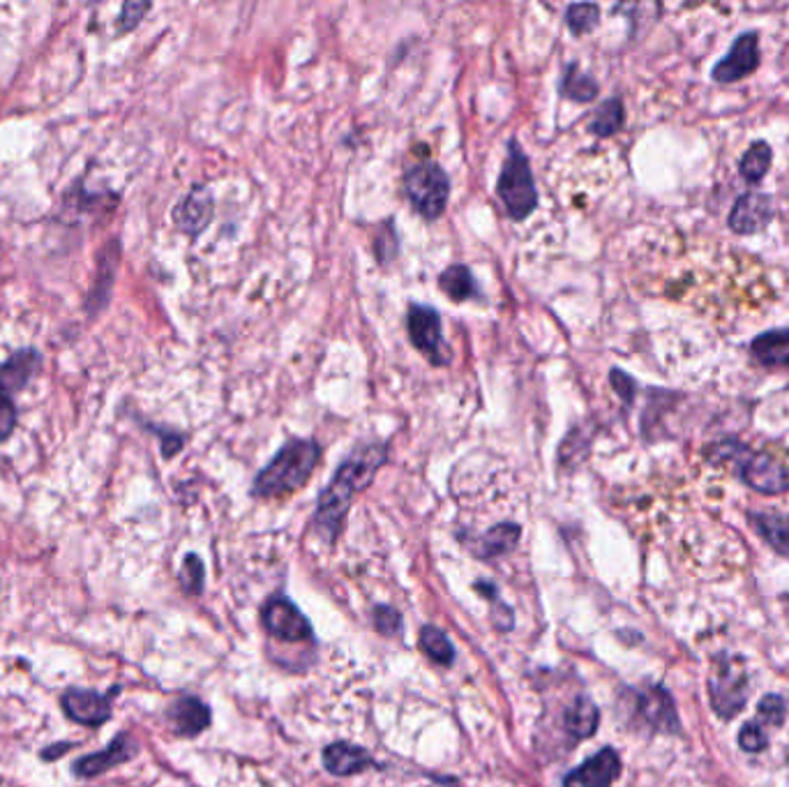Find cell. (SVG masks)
<instances>
[{"label": "cell", "mask_w": 789, "mask_h": 787, "mask_svg": "<svg viewBox=\"0 0 789 787\" xmlns=\"http://www.w3.org/2000/svg\"><path fill=\"white\" fill-rule=\"evenodd\" d=\"M388 441H365L356 446L345 462L337 466L330 483L319 494L312 520L314 529L326 543L332 546L337 536L342 533L353 499L372 485L379 469L388 462Z\"/></svg>", "instance_id": "cell-1"}, {"label": "cell", "mask_w": 789, "mask_h": 787, "mask_svg": "<svg viewBox=\"0 0 789 787\" xmlns=\"http://www.w3.org/2000/svg\"><path fill=\"white\" fill-rule=\"evenodd\" d=\"M322 443L314 439H291L275 458L270 460L252 483V494L259 499H280L307 485L322 462Z\"/></svg>", "instance_id": "cell-2"}, {"label": "cell", "mask_w": 789, "mask_h": 787, "mask_svg": "<svg viewBox=\"0 0 789 787\" xmlns=\"http://www.w3.org/2000/svg\"><path fill=\"white\" fill-rule=\"evenodd\" d=\"M718 460L736 462V474L759 494H782L789 490V464L769 451H748L741 441H720L713 446Z\"/></svg>", "instance_id": "cell-3"}, {"label": "cell", "mask_w": 789, "mask_h": 787, "mask_svg": "<svg viewBox=\"0 0 789 787\" xmlns=\"http://www.w3.org/2000/svg\"><path fill=\"white\" fill-rule=\"evenodd\" d=\"M497 194L501 199L504 211L515 222L527 220L538 209V188L531 162L515 139L508 144V157L499 173Z\"/></svg>", "instance_id": "cell-4"}, {"label": "cell", "mask_w": 789, "mask_h": 787, "mask_svg": "<svg viewBox=\"0 0 789 787\" xmlns=\"http://www.w3.org/2000/svg\"><path fill=\"white\" fill-rule=\"evenodd\" d=\"M404 192L412 209L427 222L446 213L450 199V178L437 162H414L404 169Z\"/></svg>", "instance_id": "cell-5"}, {"label": "cell", "mask_w": 789, "mask_h": 787, "mask_svg": "<svg viewBox=\"0 0 789 787\" xmlns=\"http://www.w3.org/2000/svg\"><path fill=\"white\" fill-rule=\"evenodd\" d=\"M709 695L713 711L730 721L748 702V674L739 656L720 654L709 677Z\"/></svg>", "instance_id": "cell-6"}, {"label": "cell", "mask_w": 789, "mask_h": 787, "mask_svg": "<svg viewBox=\"0 0 789 787\" xmlns=\"http://www.w3.org/2000/svg\"><path fill=\"white\" fill-rule=\"evenodd\" d=\"M407 330L412 345L420 351L427 363L435 368H448L453 363V349L443 337V322L437 307L425 303H409Z\"/></svg>", "instance_id": "cell-7"}, {"label": "cell", "mask_w": 789, "mask_h": 787, "mask_svg": "<svg viewBox=\"0 0 789 787\" xmlns=\"http://www.w3.org/2000/svg\"><path fill=\"white\" fill-rule=\"evenodd\" d=\"M42 356L37 349H24L0 366V441H8L14 432L19 414L14 393L24 389L31 376L40 370Z\"/></svg>", "instance_id": "cell-8"}, {"label": "cell", "mask_w": 789, "mask_h": 787, "mask_svg": "<svg viewBox=\"0 0 789 787\" xmlns=\"http://www.w3.org/2000/svg\"><path fill=\"white\" fill-rule=\"evenodd\" d=\"M121 693V686H114L109 693H98L88 688H65L60 695V707L72 723L83 728H100L111 718L114 700Z\"/></svg>", "instance_id": "cell-9"}, {"label": "cell", "mask_w": 789, "mask_h": 787, "mask_svg": "<svg viewBox=\"0 0 789 787\" xmlns=\"http://www.w3.org/2000/svg\"><path fill=\"white\" fill-rule=\"evenodd\" d=\"M263 628L284 642H305L314 638V628L307 617L286 596H273L263 605Z\"/></svg>", "instance_id": "cell-10"}, {"label": "cell", "mask_w": 789, "mask_h": 787, "mask_svg": "<svg viewBox=\"0 0 789 787\" xmlns=\"http://www.w3.org/2000/svg\"><path fill=\"white\" fill-rule=\"evenodd\" d=\"M137 753H139L137 741L132 739V734L121 732V734H116L114 739H111L102 751L88 753V755L75 760L72 762V774L77 778H81V780L98 778V776L106 774L109 769H116V767H121V764L129 762L132 757H137Z\"/></svg>", "instance_id": "cell-11"}, {"label": "cell", "mask_w": 789, "mask_h": 787, "mask_svg": "<svg viewBox=\"0 0 789 787\" xmlns=\"http://www.w3.org/2000/svg\"><path fill=\"white\" fill-rule=\"evenodd\" d=\"M759 67V35L743 33L732 44L728 56L713 67V79L718 83H734L751 77Z\"/></svg>", "instance_id": "cell-12"}, {"label": "cell", "mask_w": 789, "mask_h": 787, "mask_svg": "<svg viewBox=\"0 0 789 787\" xmlns=\"http://www.w3.org/2000/svg\"><path fill=\"white\" fill-rule=\"evenodd\" d=\"M638 713L646 728L663 734H679L681 721L665 686H649L638 695Z\"/></svg>", "instance_id": "cell-13"}, {"label": "cell", "mask_w": 789, "mask_h": 787, "mask_svg": "<svg viewBox=\"0 0 789 787\" xmlns=\"http://www.w3.org/2000/svg\"><path fill=\"white\" fill-rule=\"evenodd\" d=\"M621 776V757L612 746H605L589 760H584L577 769L563 778V787H612Z\"/></svg>", "instance_id": "cell-14"}, {"label": "cell", "mask_w": 789, "mask_h": 787, "mask_svg": "<svg viewBox=\"0 0 789 787\" xmlns=\"http://www.w3.org/2000/svg\"><path fill=\"white\" fill-rule=\"evenodd\" d=\"M213 211L215 206H213L211 190L206 185H194L183 199L178 201L171 217L180 234L196 238L211 224Z\"/></svg>", "instance_id": "cell-15"}, {"label": "cell", "mask_w": 789, "mask_h": 787, "mask_svg": "<svg viewBox=\"0 0 789 787\" xmlns=\"http://www.w3.org/2000/svg\"><path fill=\"white\" fill-rule=\"evenodd\" d=\"M774 220V201L769 194L746 192L730 211V229L739 236H753L769 227Z\"/></svg>", "instance_id": "cell-16"}, {"label": "cell", "mask_w": 789, "mask_h": 787, "mask_svg": "<svg viewBox=\"0 0 789 787\" xmlns=\"http://www.w3.org/2000/svg\"><path fill=\"white\" fill-rule=\"evenodd\" d=\"M167 718L178 737H199L211 726V709L194 695H183L167 709Z\"/></svg>", "instance_id": "cell-17"}, {"label": "cell", "mask_w": 789, "mask_h": 787, "mask_svg": "<svg viewBox=\"0 0 789 787\" xmlns=\"http://www.w3.org/2000/svg\"><path fill=\"white\" fill-rule=\"evenodd\" d=\"M324 767L332 776H353L374 767V757L360 746L347 744V741H335L324 749Z\"/></svg>", "instance_id": "cell-18"}, {"label": "cell", "mask_w": 789, "mask_h": 787, "mask_svg": "<svg viewBox=\"0 0 789 787\" xmlns=\"http://www.w3.org/2000/svg\"><path fill=\"white\" fill-rule=\"evenodd\" d=\"M751 353L764 368H789V328L764 330L751 342Z\"/></svg>", "instance_id": "cell-19"}, {"label": "cell", "mask_w": 789, "mask_h": 787, "mask_svg": "<svg viewBox=\"0 0 789 787\" xmlns=\"http://www.w3.org/2000/svg\"><path fill=\"white\" fill-rule=\"evenodd\" d=\"M439 289L453 303L476 301V299L483 296V289H481L478 280L473 278L471 268L464 266V263L448 266L446 271L439 276Z\"/></svg>", "instance_id": "cell-20"}, {"label": "cell", "mask_w": 789, "mask_h": 787, "mask_svg": "<svg viewBox=\"0 0 789 787\" xmlns=\"http://www.w3.org/2000/svg\"><path fill=\"white\" fill-rule=\"evenodd\" d=\"M520 536H522L520 525L499 522L473 543V552H476L478 559H499L515 550V546L520 543Z\"/></svg>", "instance_id": "cell-21"}, {"label": "cell", "mask_w": 789, "mask_h": 787, "mask_svg": "<svg viewBox=\"0 0 789 787\" xmlns=\"http://www.w3.org/2000/svg\"><path fill=\"white\" fill-rule=\"evenodd\" d=\"M563 726H566V732L577 741L594 737L600 726V711L591 697L577 695L575 702L563 713Z\"/></svg>", "instance_id": "cell-22"}, {"label": "cell", "mask_w": 789, "mask_h": 787, "mask_svg": "<svg viewBox=\"0 0 789 787\" xmlns=\"http://www.w3.org/2000/svg\"><path fill=\"white\" fill-rule=\"evenodd\" d=\"M751 522L774 552L789 559V522L778 513H753Z\"/></svg>", "instance_id": "cell-23"}, {"label": "cell", "mask_w": 789, "mask_h": 787, "mask_svg": "<svg viewBox=\"0 0 789 787\" xmlns=\"http://www.w3.org/2000/svg\"><path fill=\"white\" fill-rule=\"evenodd\" d=\"M559 91L566 100H573L577 104H586V102L596 100L598 81L591 75H584L577 67V63H568L566 70H563V75H561Z\"/></svg>", "instance_id": "cell-24"}, {"label": "cell", "mask_w": 789, "mask_h": 787, "mask_svg": "<svg viewBox=\"0 0 789 787\" xmlns=\"http://www.w3.org/2000/svg\"><path fill=\"white\" fill-rule=\"evenodd\" d=\"M623 121H625L623 102L619 98H610L598 106V111L589 123V132L598 139L612 137V134H617L623 127Z\"/></svg>", "instance_id": "cell-25"}, {"label": "cell", "mask_w": 789, "mask_h": 787, "mask_svg": "<svg viewBox=\"0 0 789 787\" xmlns=\"http://www.w3.org/2000/svg\"><path fill=\"white\" fill-rule=\"evenodd\" d=\"M420 649L425 656L437 665H453L455 663V647L448 640V636L437 626H425L420 631Z\"/></svg>", "instance_id": "cell-26"}, {"label": "cell", "mask_w": 789, "mask_h": 787, "mask_svg": "<svg viewBox=\"0 0 789 787\" xmlns=\"http://www.w3.org/2000/svg\"><path fill=\"white\" fill-rule=\"evenodd\" d=\"M771 160H774V150L771 146L766 142H755L746 155L741 157V165H739V171L741 176L746 178V181L751 185H757L762 178L769 173V167H771Z\"/></svg>", "instance_id": "cell-27"}, {"label": "cell", "mask_w": 789, "mask_h": 787, "mask_svg": "<svg viewBox=\"0 0 789 787\" xmlns=\"http://www.w3.org/2000/svg\"><path fill=\"white\" fill-rule=\"evenodd\" d=\"M600 24V10L594 3H575L566 10V26L573 35L591 33Z\"/></svg>", "instance_id": "cell-28"}, {"label": "cell", "mask_w": 789, "mask_h": 787, "mask_svg": "<svg viewBox=\"0 0 789 787\" xmlns=\"http://www.w3.org/2000/svg\"><path fill=\"white\" fill-rule=\"evenodd\" d=\"M399 255V240H397V229L393 220H386L376 229L374 236V257L379 261V266H388L397 259Z\"/></svg>", "instance_id": "cell-29"}, {"label": "cell", "mask_w": 789, "mask_h": 787, "mask_svg": "<svg viewBox=\"0 0 789 787\" xmlns=\"http://www.w3.org/2000/svg\"><path fill=\"white\" fill-rule=\"evenodd\" d=\"M204 577H206L204 561H201L196 554H188L183 559V569L178 573L180 587H183V592L190 596H199L204 592Z\"/></svg>", "instance_id": "cell-30"}, {"label": "cell", "mask_w": 789, "mask_h": 787, "mask_svg": "<svg viewBox=\"0 0 789 787\" xmlns=\"http://www.w3.org/2000/svg\"><path fill=\"white\" fill-rule=\"evenodd\" d=\"M372 617H374V628L381 636L395 638V636L402 633V615L395 610V607L376 605Z\"/></svg>", "instance_id": "cell-31"}, {"label": "cell", "mask_w": 789, "mask_h": 787, "mask_svg": "<svg viewBox=\"0 0 789 787\" xmlns=\"http://www.w3.org/2000/svg\"><path fill=\"white\" fill-rule=\"evenodd\" d=\"M739 746L746 753H762L766 751V746H769V737H766V732L759 726L746 723L739 732Z\"/></svg>", "instance_id": "cell-32"}, {"label": "cell", "mask_w": 789, "mask_h": 787, "mask_svg": "<svg viewBox=\"0 0 789 787\" xmlns=\"http://www.w3.org/2000/svg\"><path fill=\"white\" fill-rule=\"evenodd\" d=\"M759 716L766 718L771 726H782L787 716V702L780 695H766L759 700Z\"/></svg>", "instance_id": "cell-33"}, {"label": "cell", "mask_w": 789, "mask_h": 787, "mask_svg": "<svg viewBox=\"0 0 789 787\" xmlns=\"http://www.w3.org/2000/svg\"><path fill=\"white\" fill-rule=\"evenodd\" d=\"M148 10H150V3H125L121 10V19H119V31L127 33V31L137 29Z\"/></svg>", "instance_id": "cell-34"}, {"label": "cell", "mask_w": 789, "mask_h": 787, "mask_svg": "<svg viewBox=\"0 0 789 787\" xmlns=\"http://www.w3.org/2000/svg\"><path fill=\"white\" fill-rule=\"evenodd\" d=\"M610 384L615 386L617 395H619L625 404H633L635 393H638V384H635L633 376L625 374V372L619 370V368H615V370L610 372Z\"/></svg>", "instance_id": "cell-35"}, {"label": "cell", "mask_w": 789, "mask_h": 787, "mask_svg": "<svg viewBox=\"0 0 789 787\" xmlns=\"http://www.w3.org/2000/svg\"><path fill=\"white\" fill-rule=\"evenodd\" d=\"M160 439H162V456L169 460L173 456H178L180 451H183L185 446V437L178 435V432H160Z\"/></svg>", "instance_id": "cell-36"}, {"label": "cell", "mask_w": 789, "mask_h": 787, "mask_svg": "<svg viewBox=\"0 0 789 787\" xmlns=\"http://www.w3.org/2000/svg\"><path fill=\"white\" fill-rule=\"evenodd\" d=\"M72 749V744H67V741H63V744H54V746H47L42 751V760H58L63 753H67Z\"/></svg>", "instance_id": "cell-37"}]
</instances>
